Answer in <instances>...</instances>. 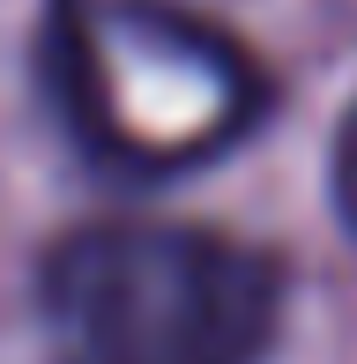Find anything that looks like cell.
Returning <instances> with one entry per match:
<instances>
[{"instance_id": "obj_1", "label": "cell", "mask_w": 357, "mask_h": 364, "mask_svg": "<svg viewBox=\"0 0 357 364\" xmlns=\"http://www.w3.org/2000/svg\"><path fill=\"white\" fill-rule=\"evenodd\" d=\"M53 364H261L283 320L268 253L193 223H82L38 268Z\"/></svg>"}, {"instance_id": "obj_2", "label": "cell", "mask_w": 357, "mask_h": 364, "mask_svg": "<svg viewBox=\"0 0 357 364\" xmlns=\"http://www.w3.org/2000/svg\"><path fill=\"white\" fill-rule=\"evenodd\" d=\"M335 201H343V223L357 230V105L343 119V141H335Z\"/></svg>"}]
</instances>
